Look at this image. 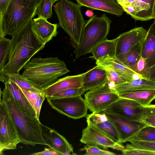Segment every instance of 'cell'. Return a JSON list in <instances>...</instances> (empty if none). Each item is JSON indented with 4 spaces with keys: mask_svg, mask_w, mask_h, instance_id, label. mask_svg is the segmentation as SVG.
Returning a JSON list of instances; mask_svg holds the SVG:
<instances>
[{
    "mask_svg": "<svg viewBox=\"0 0 155 155\" xmlns=\"http://www.w3.org/2000/svg\"><path fill=\"white\" fill-rule=\"evenodd\" d=\"M137 0H117L116 2L122 8H126Z\"/></svg>",
    "mask_w": 155,
    "mask_h": 155,
    "instance_id": "f6af8a7d",
    "label": "cell"
},
{
    "mask_svg": "<svg viewBox=\"0 0 155 155\" xmlns=\"http://www.w3.org/2000/svg\"><path fill=\"white\" fill-rule=\"evenodd\" d=\"M38 6H25L22 0H11L0 18V37L7 35L12 36L36 15Z\"/></svg>",
    "mask_w": 155,
    "mask_h": 155,
    "instance_id": "8992f818",
    "label": "cell"
},
{
    "mask_svg": "<svg viewBox=\"0 0 155 155\" xmlns=\"http://www.w3.org/2000/svg\"><path fill=\"white\" fill-rule=\"evenodd\" d=\"M57 24H52L45 18L38 17L32 20V31L38 41L45 45L57 35Z\"/></svg>",
    "mask_w": 155,
    "mask_h": 155,
    "instance_id": "2e32d148",
    "label": "cell"
},
{
    "mask_svg": "<svg viewBox=\"0 0 155 155\" xmlns=\"http://www.w3.org/2000/svg\"><path fill=\"white\" fill-rule=\"evenodd\" d=\"M155 3V0H137L123 8L135 20L147 21L154 18Z\"/></svg>",
    "mask_w": 155,
    "mask_h": 155,
    "instance_id": "e0dca14e",
    "label": "cell"
},
{
    "mask_svg": "<svg viewBox=\"0 0 155 155\" xmlns=\"http://www.w3.org/2000/svg\"><path fill=\"white\" fill-rule=\"evenodd\" d=\"M86 91L82 87L77 88H70L59 92L46 98H56L82 95Z\"/></svg>",
    "mask_w": 155,
    "mask_h": 155,
    "instance_id": "e575fe53",
    "label": "cell"
},
{
    "mask_svg": "<svg viewBox=\"0 0 155 155\" xmlns=\"http://www.w3.org/2000/svg\"><path fill=\"white\" fill-rule=\"evenodd\" d=\"M103 112L114 124L120 135V143L129 141L142 128L147 125L142 121Z\"/></svg>",
    "mask_w": 155,
    "mask_h": 155,
    "instance_id": "4fadbf2b",
    "label": "cell"
},
{
    "mask_svg": "<svg viewBox=\"0 0 155 155\" xmlns=\"http://www.w3.org/2000/svg\"><path fill=\"white\" fill-rule=\"evenodd\" d=\"M143 41L137 44L130 49L123 63L136 73L137 64L141 57Z\"/></svg>",
    "mask_w": 155,
    "mask_h": 155,
    "instance_id": "4316f807",
    "label": "cell"
},
{
    "mask_svg": "<svg viewBox=\"0 0 155 155\" xmlns=\"http://www.w3.org/2000/svg\"><path fill=\"white\" fill-rule=\"evenodd\" d=\"M42 135L46 145L57 152L60 155H70L73 148L66 139L54 129L42 124Z\"/></svg>",
    "mask_w": 155,
    "mask_h": 155,
    "instance_id": "5bb4252c",
    "label": "cell"
},
{
    "mask_svg": "<svg viewBox=\"0 0 155 155\" xmlns=\"http://www.w3.org/2000/svg\"><path fill=\"white\" fill-rule=\"evenodd\" d=\"M147 69L145 60L141 57L137 64L136 72L140 76L143 78Z\"/></svg>",
    "mask_w": 155,
    "mask_h": 155,
    "instance_id": "f35d334b",
    "label": "cell"
},
{
    "mask_svg": "<svg viewBox=\"0 0 155 155\" xmlns=\"http://www.w3.org/2000/svg\"><path fill=\"white\" fill-rule=\"evenodd\" d=\"M94 13L93 12L89 9H87L85 13L86 15L89 17H91L94 15Z\"/></svg>",
    "mask_w": 155,
    "mask_h": 155,
    "instance_id": "bcb514c9",
    "label": "cell"
},
{
    "mask_svg": "<svg viewBox=\"0 0 155 155\" xmlns=\"http://www.w3.org/2000/svg\"><path fill=\"white\" fill-rule=\"evenodd\" d=\"M21 143L18 130L5 103L0 101V154L6 150L16 149Z\"/></svg>",
    "mask_w": 155,
    "mask_h": 155,
    "instance_id": "52a82bcc",
    "label": "cell"
},
{
    "mask_svg": "<svg viewBox=\"0 0 155 155\" xmlns=\"http://www.w3.org/2000/svg\"><path fill=\"white\" fill-rule=\"evenodd\" d=\"M116 38L112 40H108L107 38L103 41L92 50V57L96 61L100 58L107 55L111 57L115 56Z\"/></svg>",
    "mask_w": 155,
    "mask_h": 155,
    "instance_id": "484cf974",
    "label": "cell"
},
{
    "mask_svg": "<svg viewBox=\"0 0 155 155\" xmlns=\"http://www.w3.org/2000/svg\"><path fill=\"white\" fill-rule=\"evenodd\" d=\"M32 20L12 36L8 61L2 69L7 73H19L32 57L44 48L32 31Z\"/></svg>",
    "mask_w": 155,
    "mask_h": 155,
    "instance_id": "6da1fadb",
    "label": "cell"
},
{
    "mask_svg": "<svg viewBox=\"0 0 155 155\" xmlns=\"http://www.w3.org/2000/svg\"><path fill=\"white\" fill-rule=\"evenodd\" d=\"M114 0L115 1H116L117 0Z\"/></svg>",
    "mask_w": 155,
    "mask_h": 155,
    "instance_id": "681fc988",
    "label": "cell"
},
{
    "mask_svg": "<svg viewBox=\"0 0 155 155\" xmlns=\"http://www.w3.org/2000/svg\"><path fill=\"white\" fill-rule=\"evenodd\" d=\"M11 0H0V18L3 16Z\"/></svg>",
    "mask_w": 155,
    "mask_h": 155,
    "instance_id": "7bdbcfd3",
    "label": "cell"
},
{
    "mask_svg": "<svg viewBox=\"0 0 155 155\" xmlns=\"http://www.w3.org/2000/svg\"><path fill=\"white\" fill-rule=\"evenodd\" d=\"M87 123V126L82 130L80 140L81 143L105 149L110 148L121 151L124 149L125 147L121 143L114 141L90 123Z\"/></svg>",
    "mask_w": 155,
    "mask_h": 155,
    "instance_id": "30bf717a",
    "label": "cell"
},
{
    "mask_svg": "<svg viewBox=\"0 0 155 155\" xmlns=\"http://www.w3.org/2000/svg\"><path fill=\"white\" fill-rule=\"evenodd\" d=\"M125 147L155 152V142L143 141L132 140L129 142Z\"/></svg>",
    "mask_w": 155,
    "mask_h": 155,
    "instance_id": "1f68e13d",
    "label": "cell"
},
{
    "mask_svg": "<svg viewBox=\"0 0 155 155\" xmlns=\"http://www.w3.org/2000/svg\"><path fill=\"white\" fill-rule=\"evenodd\" d=\"M107 71V81L109 86L112 88L114 89L116 86L129 81L125 78L114 71Z\"/></svg>",
    "mask_w": 155,
    "mask_h": 155,
    "instance_id": "d6a6232c",
    "label": "cell"
},
{
    "mask_svg": "<svg viewBox=\"0 0 155 155\" xmlns=\"http://www.w3.org/2000/svg\"><path fill=\"white\" fill-rule=\"evenodd\" d=\"M81 6L69 0L58 1L54 10L59 21V25L69 36L71 44L76 48L79 45L86 22L81 10Z\"/></svg>",
    "mask_w": 155,
    "mask_h": 155,
    "instance_id": "277c9868",
    "label": "cell"
},
{
    "mask_svg": "<svg viewBox=\"0 0 155 155\" xmlns=\"http://www.w3.org/2000/svg\"><path fill=\"white\" fill-rule=\"evenodd\" d=\"M121 152L122 154L125 155H155V152L141 149L128 148L125 147Z\"/></svg>",
    "mask_w": 155,
    "mask_h": 155,
    "instance_id": "8d00e7d4",
    "label": "cell"
},
{
    "mask_svg": "<svg viewBox=\"0 0 155 155\" xmlns=\"http://www.w3.org/2000/svg\"><path fill=\"white\" fill-rule=\"evenodd\" d=\"M111 22L104 13L100 17L94 15L86 21L79 44L74 51L76 58L91 53L96 46L107 38Z\"/></svg>",
    "mask_w": 155,
    "mask_h": 155,
    "instance_id": "5b68a950",
    "label": "cell"
},
{
    "mask_svg": "<svg viewBox=\"0 0 155 155\" xmlns=\"http://www.w3.org/2000/svg\"><path fill=\"white\" fill-rule=\"evenodd\" d=\"M20 89L34 109L36 101L42 92H33Z\"/></svg>",
    "mask_w": 155,
    "mask_h": 155,
    "instance_id": "74e56055",
    "label": "cell"
},
{
    "mask_svg": "<svg viewBox=\"0 0 155 155\" xmlns=\"http://www.w3.org/2000/svg\"><path fill=\"white\" fill-rule=\"evenodd\" d=\"M81 7L103 11L117 16L124 12L123 8L114 0H76Z\"/></svg>",
    "mask_w": 155,
    "mask_h": 155,
    "instance_id": "ffe728a7",
    "label": "cell"
},
{
    "mask_svg": "<svg viewBox=\"0 0 155 155\" xmlns=\"http://www.w3.org/2000/svg\"><path fill=\"white\" fill-rule=\"evenodd\" d=\"M107 81V70L97 65L86 72L83 80L82 87L87 91L102 85Z\"/></svg>",
    "mask_w": 155,
    "mask_h": 155,
    "instance_id": "44dd1931",
    "label": "cell"
},
{
    "mask_svg": "<svg viewBox=\"0 0 155 155\" xmlns=\"http://www.w3.org/2000/svg\"><path fill=\"white\" fill-rule=\"evenodd\" d=\"M147 31L143 27H140L120 34L116 38L115 56L123 63L128 51L135 45L143 41Z\"/></svg>",
    "mask_w": 155,
    "mask_h": 155,
    "instance_id": "8fae6325",
    "label": "cell"
},
{
    "mask_svg": "<svg viewBox=\"0 0 155 155\" xmlns=\"http://www.w3.org/2000/svg\"><path fill=\"white\" fill-rule=\"evenodd\" d=\"M0 95L8 107L17 127L21 143L34 146L46 145L42 135V124L36 117L25 110L5 87Z\"/></svg>",
    "mask_w": 155,
    "mask_h": 155,
    "instance_id": "7a4b0ae2",
    "label": "cell"
},
{
    "mask_svg": "<svg viewBox=\"0 0 155 155\" xmlns=\"http://www.w3.org/2000/svg\"><path fill=\"white\" fill-rule=\"evenodd\" d=\"M46 98L45 95L42 92L37 99L35 103L34 109L36 113V117L39 120L42 105Z\"/></svg>",
    "mask_w": 155,
    "mask_h": 155,
    "instance_id": "ab89813d",
    "label": "cell"
},
{
    "mask_svg": "<svg viewBox=\"0 0 155 155\" xmlns=\"http://www.w3.org/2000/svg\"><path fill=\"white\" fill-rule=\"evenodd\" d=\"M7 74L9 79L15 82L20 88L28 91L42 92V91L36 87L22 74L19 73Z\"/></svg>",
    "mask_w": 155,
    "mask_h": 155,
    "instance_id": "83f0119b",
    "label": "cell"
},
{
    "mask_svg": "<svg viewBox=\"0 0 155 155\" xmlns=\"http://www.w3.org/2000/svg\"><path fill=\"white\" fill-rule=\"evenodd\" d=\"M59 0H53V2L54 3L56 1H59Z\"/></svg>",
    "mask_w": 155,
    "mask_h": 155,
    "instance_id": "c3c4849f",
    "label": "cell"
},
{
    "mask_svg": "<svg viewBox=\"0 0 155 155\" xmlns=\"http://www.w3.org/2000/svg\"><path fill=\"white\" fill-rule=\"evenodd\" d=\"M88 108L92 112H103L120 97L114 89L111 88L108 82L89 90L84 95Z\"/></svg>",
    "mask_w": 155,
    "mask_h": 155,
    "instance_id": "ba28073f",
    "label": "cell"
},
{
    "mask_svg": "<svg viewBox=\"0 0 155 155\" xmlns=\"http://www.w3.org/2000/svg\"><path fill=\"white\" fill-rule=\"evenodd\" d=\"M11 39L5 37H0V70L2 69L6 64V62L9 53Z\"/></svg>",
    "mask_w": 155,
    "mask_h": 155,
    "instance_id": "4dcf8cb0",
    "label": "cell"
},
{
    "mask_svg": "<svg viewBox=\"0 0 155 155\" xmlns=\"http://www.w3.org/2000/svg\"><path fill=\"white\" fill-rule=\"evenodd\" d=\"M81 151H85L84 155H115V153L102 150L99 147L94 145L86 144L83 148L79 149Z\"/></svg>",
    "mask_w": 155,
    "mask_h": 155,
    "instance_id": "d590c367",
    "label": "cell"
},
{
    "mask_svg": "<svg viewBox=\"0 0 155 155\" xmlns=\"http://www.w3.org/2000/svg\"><path fill=\"white\" fill-rule=\"evenodd\" d=\"M96 63L97 65L106 70H111L117 72L126 78L129 81L135 78V76L142 78L115 56L106 55L100 58L96 61Z\"/></svg>",
    "mask_w": 155,
    "mask_h": 155,
    "instance_id": "ac0fdd59",
    "label": "cell"
},
{
    "mask_svg": "<svg viewBox=\"0 0 155 155\" xmlns=\"http://www.w3.org/2000/svg\"><path fill=\"white\" fill-rule=\"evenodd\" d=\"M69 72L64 61L57 57H39L31 58L25 66L22 74L42 91Z\"/></svg>",
    "mask_w": 155,
    "mask_h": 155,
    "instance_id": "3957f363",
    "label": "cell"
},
{
    "mask_svg": "<svg viewBox=\"0 0 155 155\" xmlns=\"http://www.w3.org/2000/svg\"><path fill=\"white\" fill-rule=\"evenodd\" d=\"M141 57L147 68L155 64V21L152 24L143 41Z\"/></svg>",
    "mask_w": 155,
    "mask_h": 155,
    "instance_id": "7402d4cb",
    "label": "cell"
},
{
    "mask_svg": "<svg viewBox=\"0 0 155 155\" xmlns=\"http://www.w3.org/2000/svg\"><path fill=\"white\" fill-rule=\"evenodd\" d=\"M54 3L53 0H42L38 6L36 14L47 20L52 17V6Z\"/></svg>",
    "mask_w": 155,
    "mask_h": 155,
    "instance_id": "f546056e",
    "label": "cell"
},
{
    "mask_svg": "<svg viewBox=\"0 0 155 155\" xmlns=\"http://www.w3.org/2000/svg\"><path fill=\"white\" fill-rule=\"evenodd\" d=\"M132 140L155 142V127L147 125L140 130L129 142Z\"/></svg>",
    "mask_w": 155,
    "mask_h": 155,
    "instance_id": "f1b7e54d",
    "label": "cell"
},
{
    "mask_svg": "<svg viewBox=\"0 0 155 155\" xmlns=\"http://www.w3.org/2000/svg\"><path fill=\"white\" fill-rule=\"evenodd\" d=\"M144 107L134 100L120 98L103 112L141 121Z\"/></svg>",
    "mask_w": 155,
    "mask_h": 155,
    "instance_id": "7c38bea8",
    "label": "cell"
},
{
    "mask_svg": "<svg viewBox=\"0 0 155 155\" xmlns=\"http://www.w3.org/2000/svg\"><path fill=\"white\" fill-rule=\"evenodd\" d=\"M87 122L94 125L114 141L120 143L119 132L117 127L103 112H92L86 117Z\"/></svg>",
    "mask_w": 155,
    "mask_h": 155,
    "instance_id": "9a60e30c",
    "label": "cell"
},
{
    "mask_svg": "<svg viewBox=\"0 0 155 155\" xmlns=\"http://www.w3.org/2000/svg\"><path fill=\"white\" fill-rule=\"evenodd\" d=\"M3 82L10 91L14 98L26 111L36 117L35 111L20 87L8 77Z\"/></svg>",
    "mask_w": 155,
    "mask_h": 155,
    "instance_id": "603a6c76",
    "label": "cell"
},
{
    "mask_svg": "<svg viewBox=\"0 0 155 155\" xmlns=\"http://www.w3.org/2000/svg\"><path fill=\"white\" fill-rule=\"evenodd\" d=\"M23 5L25 6H38L42 0H22Z\"/></svg>",
    "mask_w": 155,
    "mask_h": 155,
    "instance_id": "ee69618b",
    "label": "cell"
},
{
    "mask_svg": "<svg viewBox=\"0 0 155 155\" xmlns=\"http://www.w3.org/2000/svg\"><path fill=\"white\" fill-rule=\"evenodd\" d=\"M32 155H60L57 152L51 148H45L42 151L33 153Z\"/></svg>",
    "mask_w": 155,
    "mask_h": 155,
    "instance_id": "b9f144b4",
    "label": "cell"
},
{
    "mask_svg": "<svg viewBox=\"0 0 155 155\" xmlns=\"http://www.w3.org/2000/svg\"><path fill=\"white\" fill-rule=\"evenodd\" d=\"M114 90L117 92L155 90V82L138 77L116 86Z\"/></svg>",
    "mask_w": 155,
    "mask_h": 155,
    "instance_id": "d4e9b609",
    "label": "cell"
},
{
    "mask_svg": "<svg viewBox=\"0 0 155 155\" xmlns=\"http://www.w3.org/2000/svg\"><path fill=\"white\" fill-rule=\"evenodd\" d=\"M51 107L61 114L74 119L86 117L88 109L81 95L56 98H47Z\"/></svg>",
    "mask_w": 155,
    "mask_h": 155,
    "instance_id": "9c48e42d",
    "label": "cell"
},
{
    "mask_svg": "<svg viewBox=\"0 0 155 155\" xmlns=\"http://www.w3.org/2000/svg\"><path fill=\"white\" fill-rule=\"evenodd\" d=\"M153 14L154 16V21H155V3L154 5V9H153Z\"/></svg>",
    "mask_w": 155,
    "mask_h": 155,
    "instance_id": "7dc6e473",
    "label": "cell"
},
{
    "mask_svg": "<svg viewBox=\"0 0 155 155\" xmlns=\"http://www.w3.org/2000/svg\"><path fill=\"white\" fill-rule=\"evenodd\" d=\"M143 78L155 82V64L147 68Z\"/></svg>",
    "mask_w": 155,
    "mask_h": 155,
    "instance_id": "60d3db41",
    "label": "cell"
},
{
    "mask_svg": "<svg viewBox=\"0 0 155 155\" xmlns=\"http://www.w3.org/2000/svg\"><path fill=\"white\" fill-rule=\"evenodd\" d=\"M141 121L148 125L155 127V104L145 107Z\"/></svg>",
    "mask_w": 155,
    "mask_h": 155,
    "instance_id": "836d02e7",
    "label": "cell"
},
{
    "mask_svg": "<svg viewBox=\"0 0 155 155\" xmlns=\"http://www.w3.org/2000/svg\"><path fill=\"white\" fill-rule=\"evenodd\" d=\"M120 98L134 100L145 107L155 99V90H142L117 92Z\"/></svg>",
    "mask_w": 155,
    "mask_h": 155,
    "instance_id": "cb8c5ba5",
    "label": "cell"
},
{
    "mask_svg": "<svg viewBox=\"0 0 155 155\" xmlns=\"http://www.w3.org/2000/svg\"><path fill=\"white\" fill-rule=\"evenodd\" d=\"M86 73V72L61 78L51 85L42 90V92L46 98L67 89L82 87L83 78Z\"/></svg>",
    "mask_w": 155,
    "mask_h": 155,
    "instance_id": "d6986e66",
    "label": "cell"
}]
</instances>
